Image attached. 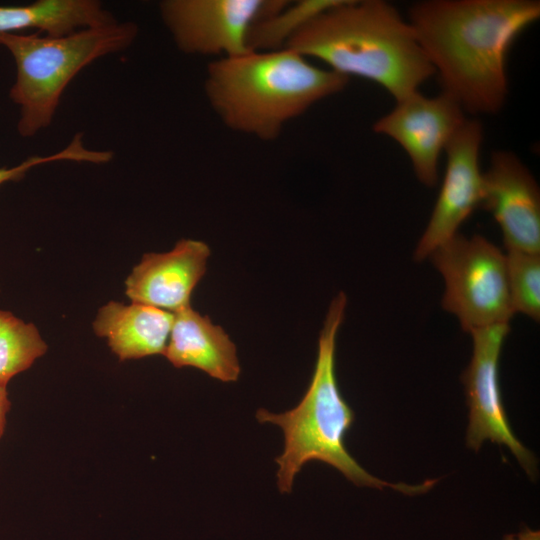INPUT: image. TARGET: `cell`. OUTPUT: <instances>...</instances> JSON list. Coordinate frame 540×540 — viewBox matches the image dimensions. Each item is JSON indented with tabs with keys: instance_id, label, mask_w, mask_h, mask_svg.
<instances>
[{
	"instance_id": "1",
	"label": "cell",
	"mask_w": 540,
	"mask_h": 540,
	"mask_svg": "<svg viewBox=\"0 0 540 540\" xmlns=\"http://www.w3.org/2000/svg\"><path fill=\"white\" fill-rule=\"evenodd\" d=\"M540 17L537 0H426L408 22L442 92L471 114H496L508 96L507 56Z\"/></svg>"
},
{
	"instance_id": "2",
	"label": "cell",
	"mask_w": 540,
	"mask_h": 540,
	"mask_svg": "<svg viewBox=\"0 0 540 540\" xmlns=\"http://www.w3.org/2000/svg\"><path fill=\"white\" fill-rule=\"evenodd\" d=\"M283 48L318 59L347 78L372 81L396 102L435 75L408 20L383 0H340L304 24Z\"/></svg>"
},
{
	"instance_id": "3",
	"label": "cell",
	"mask_w": 540,
	"mask_h": 540,
	"mask_svg": "<svg viewBox=\"0 0 540 540\" xmlns=\"http://www.w3.org/2000/svg\"><path fill=\"white\" fill-rule=\"evenodd\" d=\"M346 305L347 297L343 292L329 305L318 339L314 372L298 405L279 414L264 408L256 413L260 423L277 425L284 434L283 452L275 459L278 488L282 493H289L303 466L318 460L336 468L359 487L389 488L405 495L426 493L437 479L417 485L384 481L365 470L346 449L345 435L355 414L340 393L335 372L336 338Z\"/></svg>"
},
{
	"instance_id": "4",
	"label": "cell",
	"mask_w": 540,
	"mask_h": 540,
	"mask_svg": "<svg viewBox=\"0 0 540 540\" xmlns=\"http://www.w3.org/2000/svg\"><path fill=\"white\" fill-rule=\"evenodd\" d=\"M348 82L281 48L214 60L204 86L211 107L228 128L271 141L288 121L342 91Z\"/></svg>"
},
{
	"instance_id": "5",
	"label": "cell",
	"mask_w": 540,
	"mask_h": 540,
	"mask_svg": "<svg viewBox=\"0 0 540 540\" xmlns=\"http://www.w3.org/2000/svg\"><path fill=\"white\" fill-rule=\"evenodd\" d=\"M133 22L79 30L64 37L0 33V46L13 56L17 75L9 96L20 107L17 124L22 137L49 126L66 86L99 57L119 52L135 40Z\"/></svg>"
},
{
	"instance_id": "6",
	"label": "cell",
	"mask_w": 540,
	"mask_h": 540,
	"mask_svg": "<svg viewBox=\"0 0 540 540\" xmlns=\"http://www.w3.org/2000/svg\"><path fill=\"white\" fill-rule=\"evenodd\" d=\"M445 282L444 310L463 331L509 324L515 314L508 287L505 254L481 235L457 233L429 256Z\"/></svg>"
},
{
	"instance_id": "7",
	"label": "cell",
	"mask_w": 540,
	"mask_h": 540,
	"mask_svg": "<svg viewBox=\"0 0 540 540\" xmlns=\"http://www.w3.org/2000/svg\"><path fill=\"white\" fill-rule=\"evenodd\" d=\"M288 4L281 0H165L159 7L182 52L223 58L251 52L249 35L254 25Z\"/></svg>"
},
{
	"instance_id": "8",
	"label": "cell",
	"mask_w": 540,
	"mask_h": 540,
	"mask_svg": "<svg viewBox=\"0 0 540 540\" xmlns=\"http://www.w3.org/2000/svg\"><path fill=\"white\" fill-rule=\"evenodd\" d=\"M509 324H497L471 331L472 356L462 374L469 423L466 446L478 451L489 440L505 445L526 473L534 478L536 459L514 435L502 402L499 382V360Z\"/></svg>"
},
{
	"instance_id": "9",
	"label": "cell",
	"mask_w": 540,
	"mask_h": 540,
	"mask_svg": "<svg viewBox=\"0 0 540 540\" xmlns=\"http://www.w3.org/2000/svg\"><path fill=\"white\" fill-rule=\"evenodd\" d=\"M483 127L478 119L462 123L447 144L446 167L438 198L414 252L421 261L458 233L461 224L481 206L483 172L479 158Z\"/></svg>"
},
{
	"instance_id": "10",
	"label": "cell",
	"mask_w": 540,
	"mask_h": 540,
	"mask_svg": "<svg viewBox=\"0 0 540 540\" xmlns=\"http://www.w3.org/2000/svg\"><path fill=\"white\" fill-rule=\"evenodd\" d=\"M465 120L464 110L446 93L426 97L418 91L396 102L393 110L373 124V130L397 142L417 179L434 187L440 156Z\"/></svg>"
},
{
	"instance_id": "11",
	"label": "cell",
	"mask_w": 540,
	"mask_h": 540,
	"mask_svg": "<svg viewBox=\"0 0 540 540\" xmlns=\"http://www.w3.org/2000/svg\"><path fill=\"white\" fill-rule=\"evenodd\" d=\"M489 211L502 231L507 250L540 253V190L520 158L497 150L483 172L481 206Z\"/></svg>"
},
{
	"instance_id": "12",
	"label": "cell",
	"mask_w": 540,
	"mask_h": 540,
	"mask_svg": "<svg viewBox=\"0 0 540 540\" xmlns=\"http://www.w3.org/2000/svg\"><path fill=\"white\" fill-rule=\"evenodd\" d=\"M209 246L182 239L164 253H146L125 281L131 302L169 312L191 305V295L207 270Z\"/></svg>"
},
{
	"instance_id": "13",
	"label": "cell",
	"mask_w": 540,
	"mask_h": 540,
	"mask_svg": "<svg viewBox=\"0 0 540 540\" xmlns=\"http://www.w3.org/2000/svg\"><path fill=\"white\" fill-rule=\"evenodd\" d=\"M173 316L163 355L174 367H194L222 382L239 379L241 368L236 346L221 326L191 305Z\"/></svg>"
},
{
	"instance_id": "14",
	"label": "cell",
	"mask_w": 540,
	"mask_h": 540,
	"mask_svg": "<svg viewBox=\"0 0 540 540\" xmlns=\"http://www.w3.org/2000/svg\"><path fill=\"white\" fill-rule=\"evenodd\" d=\"M173 318L172 312L142 303L110 301L99 309L93 329L120 360L138 359L163 355Z\"/></svg>"
},
{
	"instance_id": "15",
	"label": "cell",
	"mask_w": 540,
	"mask_h": 540,
	"mask_svg": "<svg viewBox=\"0 0 540 540\" xmlns=\"http://www.w3.org/2000/svg\"><path fill=\"white\" fill-rule=\"evenodd\" d=\"M117 22L95 0H39L27 5L0 6V33L37 28L45 36L58 38Z\"/></svg>"
},
{
	"instance_id": "16",
	"label": "cell",
	"mask_w": 540,
	"mask_h": 540,
	"mask_svg": "<svg viewBox=\"0 0 540 540\" xmlns=\"http://www.w3.org/2000/svg\"><path fill=\"white\" fill-rule=\"evenodd\" d=\"M47 345L38 329L9 311L0 310V386L28 369L45 354Z\"/></svg>"
},
{
	"instance_id": "17",
	"label": "cell",
	"mask_w": 540,
	"mask_h": 540,
	"mask_svg": "<svg viewBox=\"0 0 540 540\" xmlns=\"http://www.w3.org/2000/svg\"><path fill=\"white\" fill-rule=\"evenodd\" d=\"M340 0H305L288 4L256 23L249 35L251 51H271L284 47L289 38L310 19Z\"/></svg>"
},
{
	"instance_id": "18",
	"label": "cell",
	"mask_w": 540,
	"mask_h": 540,
	"mask_svg": "<svg viewBox=\"0 0 540 540\" xmlns=\"http://www.w3.org/2000/svg\"><path fill=\"white\" fill-rule=\"evenodd\" d=\"M509 294L514 312L540 320V253L507 250Z\"/></svg>"
},
{
	"instance_id": "19",
	"label": "cell",
	"mask_w": 540,
	"mask_h": 540,
	"mask_svg": "<svg viewBox=\"0 0 540 540\" xmlns=\"http://www.w3.org/2000/svg\"><path fill=\"white\" fill-rule=\"evenodd\" d=\"M82 137L83 133H76L68 146L52 155H34L27 158L25 161L15 167L0 168V185L7 181H19L32 167L48 162L68 160L102 164L109 162L113 158L112 151L90 150L86 148Z\"/></svg>"
},
{
	"instance_id": "20",
	"label": "cell",
	"mask_w": 540,
	"mask_h": 540,
	"mask_svg": "<svg viewBox=\"0 0 540 540\" xmlns=\"http://www.w3.org/2000/svg\"><path fill=\"white\" fill-rule=\"evenodd\" d=\"M11 403L8 399L6 387L0 386V438L4 433L6 425V414L9 411Z\"/></svg>"
},
{
	"instance_id": "21",
	"label": "cell",
	"mask_w": 540,
	"mask_h": 540,
	"mask_svg": "<svg viewBox=\"0 0 540 540\" xmlns=\"http://www.w3.org/2000/svg\"><path fill=\"white\" fill-rule=\"evenodd\" d=\"M515 540H540V531L526 527L515 535Z\"/></svg>"
}]
</instances>
